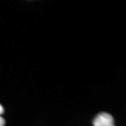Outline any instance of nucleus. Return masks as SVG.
I'll list each match as a JSON object with an SVG mask.
<instances>
[{"label": "nucleus", "mask_w": 126, "mask_h": 126, "mask_svg": "<svg viewBox=\"0 0 126 126\" xmlns=\"http://www.w3.org/2000/svg\"><path fill=\"white\" fill-rule=\"evenodd\" d=\"M114 126V125H112V126Z\"/></svg>", "instance_id": "4"}, {"label": "nucleus", "mask_w": 126, "mask_h": 126, "mask_svg": "<svg viewBox=\"0 0 126 126\" xmlns=\"http://www.w3.org/2000/svg\"><path fill=\"white\" fill-rule=\"evenodd\" d=\"M4 109L3 107L1 104H0V115H1L4 113Z\"/></svg>", "instance_id": "3"}, {"label": "nucleus", "mask_w": 126, "mask_h": 126, "mask_svg": "<svg viewBox=\"0 0 126 126\" xmlns=\"http://www.w3.org/2000/svg\"><path fill=\"white\" fill-rule=\"evenodd\" d=\"M5 124L4 119L1 117L0 116V126H4Z\"/></svg>", "instance_id": "2"}, {"label": "nucleus", "mask_w": 126, "mask_h": 126, "mask_svg": "<svg viewBox=\"0 0 126 126\" xmlns=\"http://www.w3.org/2000/svg\"><path fill=\"white\" fill-rule=\"evenodd\" d=\"M94 126H110L114 125V119L111 115L106 112H102L94 119Z\"/></svg>", "instance_id": "1"}]
</instances>
